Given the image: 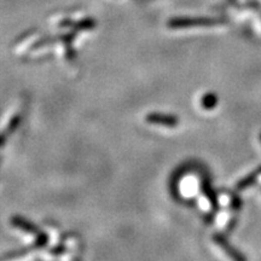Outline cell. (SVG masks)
<instances>
[{
	"mask_svg": "<svg viewBox=\"0 0 261 261\" xmlns=\"http://www.w3.org/2000/svg\"><path fill=\"white\" fill-rule=\"evenodd\" d=\"M146 120H148V122H150V124H160L170 126V127H173V126L178 124L177 118L170 115H162V114H150Z\"/></svg>",
	"mask_w": 261,
	"mask_h": 261,
	"instance_id": "cell-1",
	"label": "cell"
},
{
	"mask_svg": "<svg viewBox=\"0 0 261 261\" xmlns=\"http://www.w3.org/2000/svg\"><path fill=\"white\" fill-rule=\"evenodd\" d=\"M12 224H14L15 226H17V227H20V229L24 230V231H29L32 233H38V230H36V227L34 225H32V224L28 223L27 220H24L20 217H15L14 219H12Z\"/></svg>",
	"mask_w": 261,
	"mask_h": 261,
	"instance_id": "cell-2",
	"label": "cell"
}]
</instances>
